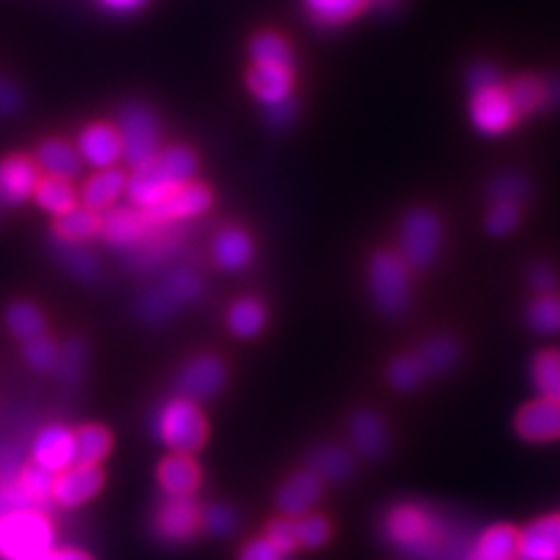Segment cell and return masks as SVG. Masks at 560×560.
Here are the masks:
<instances>
[{
    "instance_id": "6da1fadb",
    "label": "cell",
    "mask_w": 560,
    "mask_h": 560,
    "mask_svg": "<svg viewBox=\"0 0 560 560\" xmlns=\"http://www.w3.org/2000/svg\"><path fill=\"white\" fill-rule=\"evenodd\" d=\"M385 535L393 545L423 560H467L460 537L448 523L416 504H401L385 518Z\"/></svg>"
},
{
    "instance_id": "7a4b0ae2",
    "label": "cell",
    "mask_w": 560,
    "mask_h": 560,
    "mask_svg": "<svg viewBox=\"0 0 560 560\" xmlns=\"http://www.w3.org/2000/svg\"><path fill=\"white\" fill-rule=\"evenodd\" d=\"M51 525L33 510H16L0 516V556L24 560L49 551Z\"/></svg>"
},
{
    "instance_id": "3957f363",
    "label": "cell",
    "mask_w": 560,
    "mask_h": 560,
    "mask_svg": "<svg viewBox=\"0 0 560 560\" xmlns=\"http://www.w3.org/2000/svg\"><path fill=\"white\" fill-rule=\"evenodd\" d=\"M154 430L175 453H191L206 442V420L195 401L173 399L154 420Z\"/></svg>"
},
{
    "instance_id": "277c9868",
    "label": "cell",
    "mask_w": 560,
    "mask_h": 560,
    "mask_svg": "<svg viewBox=\"0 0 560 560\" xmlns=\"http://www.w3.org/2000/svg\"><path fill=\"white\" fill-rule=\"evenodd\" d=\"M119 138H121V156L138 168L152 162L160 150V121L145 105L131 103L119 115Z\"/></svg>"
},
{
    "instance_id": "5b68a950",
    "label": "cell",
    "mask_w": 560,
    "mask_h": 560,
    "mask_svg": "<svg viewBox=\"0 0 560 560\" xmlns=\"http://www.w3.org/2000/svg\"><path fill=\"white\" fill-rule=\"evenodd\" d=\"M372 294L385 315H399L409 304V269L405 259L383 250L372 261Z\"/></svg>"
},
{
    "instance_id": "8992f818",
    "label": "cell",
    "mask_w": 560,
    "mask_h": 560,
    "mask_svg": "<svg viewBox=\"0 0 560 560\" xmlns=\"http://www.w3.org/2000/svg\"><path fill=\"white\" fill-rule=\"evenodd\" d=\"M442 245V224L430 210H411L401 224L399 236V257L407 267L423 269L440 253Z\"/></svg>"
},
{
    "instance_id": "52a82bcc",
    "label": "cell",
    "mask_w": 560,
    "mask_h": 560,
    "mask_svg": "<svg viewBox=\"0 0 560 560\" xmlns=\"http://www.w3.org/2000/svg\"><path fill=\"white\" fill-rule=\"evenodd\" d=\"M210 189L199 183H185L175 187L171 195L152 208H145L143 215L150 224H166L171 220L195 218L210 206Z\"/></svg>"
},
{
    "instance_id": "ba28073f",
    "label": "cell",
    "mask_w": 560,
    "mask_h": 560,
    "mask_svg": "<svg viewBox=\"0 0 560 560\" xmlns=\"http://www.w3.org/2000/svg\"><path fill=\"white\" fill-rule=\"evenodd\" d=\"M199 288H201V283L195 273L187 269H175L164 280L160 290L150 294L148 300H143V315L152 320H162L180 304L189 302L191 296L199 292Z\"/></svg>"
},
{
    "instance_id": "9c48e42d",
    "label": "cell",
    "mask_w": 560,
    "mask_h": 560,
    "mask_svg": "<svg viewBox=\"0 0 560 560\" xmlns=\"http://www.w3.org/2000/svg\"><path fill=\"white\" fill-rule=\"evenodd\" d=\"M201 525V512L191 498H168L156 512V535L166 541H187L197 535Z\"/></svg>"
},
{
    "instance_id": "30bf717a",
    "label": "cell",
    "mask_w": 560,
    "mask_h": 560,
    "mask_svg": "<svg viewBox=\"0 0 560 560\" xmlns=\"http://www.w3.org/2000/svg\"><path fill=\"white\" fill-rule=\"evenodd\" d=\"M471 119L481 133H502L512 127L516 113L502 84L471 96Z\"/></svg>"
},
{
    "instance_id": "8fae6325",
    "label": "cell",
    "mask_w": 560,
    "mask_h": 560,
    "mask_svg": "<svg viewBox=\"0 0 560 560\" xmlns=\"http://www.w3.org/2000/svg\"><path fill=\"white\" fill-rule=\"evenodd\" d=\"M40 183V168L28 156H8L0 162V203L16 206L26 201Z\"/></svg>"
},
{
    "instance_id": "7c38bea8",
    "label": "cell",
    "mask_w": 560,
    "mask_h": 560,
    "mask_svg": "<svg viewBox=\"0 0 560 560\" xmlns=\"http://www.w3.org/2000/svg\"><path fill=\"white\" fill-rule=\"evenodd\" d=\"M224 383V366L218 358H210V355H203V358H197L191 360L180 378H178V393L183 395V399H189V401H203L208 397H213Z\"/></svg>"
},
{
    "instance_id": "4fadbf2b",
    "label": "cell",
    "mask_w": 560,
    "mask_h": 560,
    "mask_svg": "<svg viewBox=\"0 0 560 560\" xmlns=\"http://www.w3.org/2000/svg\"><path fill=\"white\" fill-rule=\"evenodd\" d=\"M175 187L178 185L168 178V173L164 171L160 160L154 156L152 162L138 166L131 173V178L127 183V195H129L131 203L145 210V208L162 203Z\"/></svg>"
},
{
    "instance_id": "5bb4252c",
    "label": "cell",
    "mask_w": 560,
    "mask_h": 560,
    "mask_svg": "<svg viewBox=\"0 0 560 560\" xmlns=\"http://www.w3.org/2000/svg\"><path fill=\"white\" fill-rule=\"evenodd\" d=\"M516 430L528 442H549L560 436V401L541 397L516 416Z\"/></svg>"
},
{
    "instance_id": "9a60e30c",
    "label": "cell",
    "mask_w": 560,
    "mask_h": 560,
    "mask_svg": "<svg viewBox=\"0 0 560 560\" xmlns=\"http://www.w3.org/2000/svg\"><path fill=\"white\" fill-rule=\"evenodd\" d=\"M33 458L35 465L59 475L70 465H75V434L61 425L43 430L33 444Z\"/></svg>"
},
{
    "instance_id": "2e32d148",
    "label": "cell",
    "mask_w": 560,
    "mask_h": 560,
    "mask_svg": "<svg viewBox=\"0 0 560 560\" xmlns=\"http://www.w3.org/2000/svg\"><path fill=\"white\" fill-rule=\"evenodd\" d=\"M521 560H560V516L535 521L518 535Z\"/></svg>"
},
{
    "instance_id": "e0dca14e",
    "label": "cell",
    "mask_w": 560,
    "mask_h": 560,
    "mask_svg": "<svg viewBox=\"0 0 560 560\" xmlns=\"http://www.w3.org/2000/svg\"><path fill=\"white\" fill-rule=\"evenodd\" d=\"M103 486V475L96 465H75L61 471L55 483V500L63 506H75L94 498Z\"/></svg>"
},
{
    "instance_id": "ac0fdd59",
    "label": "cell",
    "mask_w": 560,
    "mask_h": 560,
    "mask_svg": "<svg viewBox=\"0 0 560 560\" xmlns=\"http://www.w3.org/2000/svg\"><path fill=\"white\" fill-rule=\"evenodd\" d=\"M78 152L96 168H110L121 156L119 131L108 125L86 127L78 140Z\"/></svg>"
},
{
    "instance_id": "d6986e66",
    "label": "cell",
    "mask_w": 560,
    "mask_h": 560,
    "mask_svg": "<svg viewBox=\"0 0 560 560\" xmlns=\"http://www.w3.org/2000/svg\"><path fill=\"white\" fill-rule=\"evenodd\" d=\"M292 84H294V68H288V66L255 63L248 70L250 92L267 105L290 98Z\"/></svg>"
},
{
    "instance_id": "ffe728a7",
    "label": "cell",
    "mask_w": 560,
    "mask_h": 560,
    "mask_svg": "<svg viewBox=\"0 0 560 560\" xmlns=\"http://www.w3.org/2000/svg\"><path fill=\"white\" fill-rule=\"evenodd\" d=\"M199 467L187 453H173L160 465V481L168 498H189L199 486Z\"/></svg>"
},
{
    "instance_id": "44dd1931",
    "label": "cell",
    "mask_w": 560,
    "mask_h": 560,
    "mask_svg": "<svg viewBox=\"0 0 560 560\" xmlns=\"http://www.w3.org/2000/svg\"><path fill=\"white\" fill-rule=\"evenodd\" d=\"M150 222L143 213L131 208H113L108 215L101 218V234L110 245L117 248H125V245L136 243L140 236L145 234Z\"/></svg>"
},
{
    "instance_id": "7402d4cb",
    "label": "cell",
    "mask_w": 560,
    "mask_h": 560,
    "mask_svg": "<svg viewBox=\"0 0 560 560\" xmlns=\"http://www.w3.org/2000/svg\"><path fill=\"white\" fill-rule=\"evenodd\" d=\"M518 535L512 525H493L467 551V560H516Z\"/></svg>"
},
{
    "instance_id": "603a6c76",
    "label": "cell",
    "mask_w": 560,
    "mask_h": 560,
    "mask_svg": "<svg viewBox=\"0 0 560 560\" xmlns=\"http://www.w3.org/2000/svg\"><path fill=\"white\" fill-rule=\"evenodd\" d=\"M320 498V479L313 471H300L294 475L278 493V506L280 512L288 516H300L308 506Z\"/></svg>"
},
{
    "instance_id": "cb8c5ba5",
    "label": "cell",
    "mask_w": 560,
    "mask_h": 560,
    "mask_svg": "<svg viewBox=\"0 0 560 560\" xmlns=\"http://www.w3.org/2000/svg\"><path fill=\"white\" fill-rule=\"evenodd\" d=\"M350 440L366 458H381L388 451V432H385L383 420L372 411L355 413L350 423Z\"/></svg>"
},
{
    "instance_id": "d4e9b609",
    "label": "cell",
    "mask_w": 560,
    "mask_h": 560,
    "mask_svg": "<svg viewBox=\"0 0 560 560\" xmlns=\"http://www.w3.org/2000/svg\"><path fill=\"white\" fill-rule=\"evenodd\" d=\"M127 187V175L117 168H103L98 171L92 180H86L82 189L84 208L90 210H103L113 206V201L121 195V189Z\"/></svg>"
},
{
    "instance_id": "484cf974",
    "label": "cell",
    "mask_w": 560,
    "mask_h": 560,
    "mask_svg": "<svg viewBox=\"0 0 560 560\" xmlns=\"http://www.w3.org/2000/svg\"><path fill=\"white\" fill-rule=\"evenodd\" d=\"M38 166L47 171L51 178L70 180L80 171V154L63 140H45L38 148Z\"/></svg>"
},
{
    "instance_id": "4316f807",
    "label": "cell",
    "mask_w": 560,
    "mask_h": 560,
    "mask_svg": "<svg viewBox=\"0 0 560 560\" xmlns=\"http://www.w3.org/2000/svg\"><path fill=\"white\" fill-rule=\"evenodd\" d=\"M370 0H304L311 20L320 26H339L358 16Z\"/></svg>"
},
{
    "instance_id": "83f0119b",
    "label": "cell",
    "mask_w": 560,
    "mask_h": 560,
    "mask_svg": "<svg viewBox=\"0 0 560 560\" xmlns=\"http://www.w3.org/2000/svg\"><path fill=\"white\" fill-rule=\"evenodd\" d=\"M213 253H215V259L222 269L236 271V269H243L250 261L253 243L243 232L226 230L215 238Z\"/></svg>"
},
{
    "instance_id": "f1b7e54d",
    "label": "cell",
    "mask_w": 560,
    "mask_h": 560,
    "mask_svg": "<svg viewBox=\"0 0 560 560\" xmlns=\"http://www.w3.org/2000/svg\"><path fill=\"white\" fill-rule=\"evenodd\" d=\"M55 232L63 241H86L101 232V215L90 208H73L59 215Z\"/></svg>"
},
{
    "instance_id": "f546056e",
    "label": "cell",
    "mask_w": 560,
    "mask_h": 560,
    "mask_svg": "<svg viewBox=\"0 0 560 560\" xmlns=\"http://www.w3.org/2000/svg\"><path fill=\"white\" fill-rule=\"evenodd\" d=\"M250 57L255 63L261 66H288L294 68V55L292 47L285 38H280L278 33H259L250 43Z\"/></svg>"
},
{
    "instance_id": "4dcf8cb0",
    "label": "cell",
    "mask_w": 560,
    "mask_h": 560,
    "mask_svg": "<svg viewBox=\"0 0 560 560\" xmlns=\"http://www.w3.org/2000/svg\"><path fill=\"white\" fill-rule=\"evenodd\" d=\"M33 195H35L38 206H43L45 210H49V213H55V215H63V213H68V210H73L75 199H78L73 185L63 178H51V175L38 183Z\"/></svg>"
},
{
    "instance_id": "1f68e13d",
    "label": "cell",
    "mask_w": 560,
    "mask_h": 560,
    "mask_svg": "<svg viewBox=\"0 0 560 560\" xmlns=\"http://www.w3.org/2000/svg\"><path fill=\"white\" fill-rule=\"evenodd\" d=\"M308 465L313 467V475H320L327 481H343L353 475V460L343 448L325 446L311 453Z\"/></svg>"
},
{
    "instance_id": "d6a6232c",
    "label": "cell",
    "mask_w": 560,
    "mask_h": 560,
    "mask_svg": "<svg viewBox=\"0 0 560 560\" xmlns=\"http://www.w3.org/2000/svg\"><path fill=\"white\" fill-rule=\"evenodd\" d=\"M458 358H460V346L451 337H434L418 353V360L423 364L425 374H444L453 370V364L458 362Z\"/></svg>"
},
{
    "instance_id": "836d02e7",
    "label": "cell",
    "mask_w": 560,
    "mask_h": 560,
    "mask_svg": "<svg viewBox=\"0 0 560 560\" xmlns=\"http://www.w3.org/2000/svg\"><path fill=\"white\" fill-rule=\"evenodd\" d=\"M110 451V434L101 425H84L75 432V465H96Z\"/></svg>"
},
{
    "instance_id": "e575fe53",
    "label": "cell",
    "mask_w": 560,
    "mask_h": 560,
    "mask_svg": "<svg viewBox=\"0 0 560 560\" xmlns=\"http://www.w3.org/2000/svg\"><path fill=\"white\" fill-rule=\"evenodd\" d=\"M506 96H510L512 108L518 115H528L547 105V84H541L537 78H518L506 86Z\"/></svg>"
},
{
    "instance_id": "d590c367",
    "label": "cell",
    "mask_w": 560,
    "mask_h": 560,
    "mask_svg": "<svg viewBox=\"0 0 560 560\" xmlns=\"http://www.w3.org/2000/svg\"><path fill=\"white\" fill-rule=\"evenodd\" d=\"M55 255L59 257L61 265L78 276L80 280H94L98 276V265H96V257L84 248V245H80L78 241H63L59 238L57 248H55Z\"/></svg>"
},
{
    "instance_id": "8d00e7d4",
    "label": "cell",
    "mask_w": 560,
    "mask_h": 560,
    "mask_svg": "<svg viewBox=\"0 0 560 560\" xmlns=\"http://www.w3.org/2000/svg\"><path fill=\"white\" fill-rule=\"evenodd\" d=\"M55 483H57V475L49 471L40 465H28L22 477H20V486L24 498L31 504H47L49 500H55Z\"/></svg>"
},
{
    "instance_id": "74e56055",
    "label": "cell",
    "mask_w": 560,
    "mask_h": 560,
    "mask_svg": "<svg viewBox=\"0 0 560 560\" xmlns=\"http://www.w3.org/2000/svg\"><path fill=\"white\" fill-rule=\"evenodd\" d=\"M533 381L541 397L560 401V353L545 350L533 362Z\"/></svg>"
},
{
    "instance_id": "f35d334b",
    "label": "cell",
    "mask_w": 560,
    "mask_h": 560,
    "mask_svg": "<svg viewBox=\"0 0 560 560\" xmlns=\"http://www.w3.org/2000/svg\"><path fill=\"white\" fill-rule=\"evenodd\" d=\"M525 320L537 335H556L560 331V300L553 294H541L528 306Z\"/></svg>"
},
{
    "instance_id": "ab89813d",
    "label": "cell",
    "mask_w": 560,
    "mask_h": 560,
    "mask_svg": "<svg viewBox=\"0 0 560 560\" xmlns=\"http://www.w3.org/2000/svg\"><path fill=\"white\" fill-rule=\"evenodd\" d=\"M8 325L12 329V335L20 337L22 341H28V339L45 335L43 313L35 308L33 304H26V302H16L14 306H10Z\"/></svg>"
},
{
    "instance_id": "60d3db41",
    "label": "cell",
    "mask_w": 560,
    "mask_h": 560,
    "mask_svg": "<svg viewBox=\"0 0 560 560\" xmlns=\"http://www.w3.org/2000/svg\"><path fill=\"white\" fill-rule=\"evenodd\" d=\"M156 160L164 166V171L168 173V178L175 185H185L191 178H195L197 173V156L191 150L187 148H171L164 150L162 154H156Z\"/></svg>"
},
{
    "instance_id": "b9f144b4",
    "label": "cell",
    "mask_w": 560,
    "mask_h": 560,
    "mask_svg": "<svg viewBox=\"0 0 560 560\" xmlns=\"http://www.w3.org/2000/svg\"><path fill=\"white\" fill-rule=\"evenodd\" d=\"M230 327L238 337H255L265 327V308L253 300H243L230 311Z\"/></svg>"
},
{
    "instance_id": "7bdbcfd3",
    "label": "cell",
    "mask_w": 560,
    "mask_h": 560,
    "mask_svg": "<svg viewBox=\"0 0 560 560\" xmlns=\"http://www.w3.org/2000/svg\"><path fill=\"white\" fill-rule=\"evenodd\" d=\"M24 358L35 372H49L59 364V348L49 337H35L24 341Z\"/></svg>"
},
{
    "instance_id": "ee69618b",
    "label": "cell",
    "mask_w": 560,
    "mask_h": 560,
    "mask_svg": "<svg viewBox=\"0 0 560 560\" xmlns=\"http://www.w3.org/2000/svg\"><path fill=\"white\" fill-rule=\"evenodd\" d=\"M488 195L495 203H518L528 197V183L516 173H504L490 183Z\"/></svg>"
},
{
    "instance_id": "f6af8a7d",
    "label": "cell",
    "mask_w": 560,
    "mask_h": 560,
    "mask_svg": "<svg viewBox=\"0 0 560 560\" xmlns=\"http://www.w3.org/2000/svg\"><path fill=\"white\" fill-rule=\"evenodd\" d=\"M425 370L418 358H399L390 366V381L399 390H411L423 381Z\"/></svg>"
},
{
    "instance_id": "bcb514c9",
    "label": "cell",
    "mask_w": 560,
    "mask_h": 560,
    "mask_svg": "<svg viewBox=\"0 0 560 560\" xmlns=\"http://www.w3.org/2000/svg\"><path fill=\"white\" fill-rule=\"evenodd\" d=\"M296 523V537H300V547H320L329 537V523L323 516H306Z\"/></svg>"
},
{
    "instance_id": "7dc6e473",
    "label": "cell",
    "mask_w": 560,
    "mask_h": 560,
    "mask_svg": "<svg viewBox=\"0 0 560 560\" xmlns=\"http://www.w3.org/2000/svg\"><path fill=\"white\" fill-rule=\"evenodd\" d=\"M518 222V206L516 203H495L488 215V232L493 236L510 234Z\"/></svg>"
},
{
    "instance_id": "c3c4849f",
    "label": "cell",
    "mask_w": 560,
    "mask_h": 560,
    "mask_svg": "<svg viewBox=\"0 0 560 560\" xmlns=\"http://www.w3.org/2000/svg\"><path fill=\"white\" fill-rule=\"evenodd\" d=\"M267 539L271 541V545L280 551V553H290L294 551L296 547H300V537H296V523L294 521H273L269 525V533H267Z\"/></svg>"
},
{
    "instance_id": "681fc988",
    "label": "cell",
    "mask_w": 560,
    "mask_h": 560,
    "mask_svg": "<svg viewBox=\"0 0 560 560\" xmlns=\"http://www.w3.org/2000/svg\"><path fill=\"white\" fill-rule=\"evenodd\" d=\"M201 523L206 525L210 533L224 535V533H230L234 528L236 518H234L232 510H226V506H222V504H213L201 514Z\"/></svg>"
},
{
    "instance_id": "f907efd6",
    "label": "cell",
    "mask_w": 560,
    "mask_h": 560,
    "mask_svg": "<svg viewBox=\"0 0 560 560\" xmlns=\"http://www.w3.org/2000/svg\"><path fill=\"white\" fill-rule=\"evenodd\" d=\"M498 84H502V80H500V73L493 66L477 63V66L469 68L467 86H469L471 94H477L481 90H490V86H498Z\"/></svg>"
},
{
    "instance_id": "816d5d0a",
    "label": "cell",
    "mask_w": 560,
    "mask_h": 560,
    "mask_svg": "<svg viewBox=\"0 0 560 560\" xmlns=\"http://www.w3.org/2000/svg\"><path fill=\"white\" fill-rule=\"evenodd\" d=\"M82 362H84V348H82V343H78V341L68 343L66 350H63V355H59V364H57L59 370H61V378L63 381L75 378L80 374V370H82Z\"/></svg>"
},
{
    "instance_id": "f5cc1de1",
    "label": "cell",
    "mask_w": 560,
    "mask_h": 560,
    "mask_svg": "<svg viewBox=\"0 0 560 560\" xmlns=\"http://www.w3.org/2000/svg\"><path fill=\"white\" fill-rule=\"evenodd\" d=\"M294 113H296V105L290 96V98H283V101L267 105V121L276 129H283L294 119Z\"/></svg>"
},
{
    "instance_id": "db71d44e",
    "label": "cell",
    "mask_w": 560,
    "mask_h": 560,
    "mask_svg": "<svg viewBox=\"0 0 560 560\" xmlns=\"http://www.w3.org/2000/svg\"><path fill=\"white\" fill-rule=\"evenodd\" d=\"M530 285L539 292V294H551L558 285V276L549 265H535L528 273Z\"/></svg>"
},
{
    "instance_id": "11a10c76",
    "label": "cell",
    "mask_w": 560,
    "mask_h": 560,
    "mask_svg": "<svg viewBox=\"0 0 560 560\" xmlns=\"http://www.w3.org/2000/svg\"><path fill=\"white\" fill-rule=\"evenodd\" d=\"M283 556L269 539H255L241 551V560H283Z\"/></svg>"
},
{
    "instance_id": "9f6ffc18",
    "label": "cell",
    "mask_w": 560,
    "mask_h": 560,
    "mask_svg": "<svg viewBox=\"0 0 560 560\" xmlns=\"http://www.w3.org/2000/svg\"><path fill=\"white\" fill-rule=\"evenodd\" d=\"M20 105V92L5 80H0V113H12Z\"/></svg>"
},
{
    "instance_id": "6f0895ef",
    "label": "cell",
    "mask_w": 560,
    "mask_h": 560,
    "mask_svg": "<svg viewBox=\"0 0 560 560\" xmlns=\"http://www.w3.org/2000/svg\"><path fill=\"white\" fill-rule=\"evenodd\" d=\"M98 3L108 10H115V12H131V10H138L140 5H143L145 0H98Z\"/></svg>"
},
{
    "instance_id": "680465c9",
    "label": "cell",
    "mask_w": 560,
    "mask_h": 560,
    "mask_svg": "<svg viewBox=\"0 0 560 560\" xmlns=\"http://www.w3.org/2000/svg\"><path fill=\"white\" fill-rule=\"evenodd\" d=\"M547 105H560V78L547 84Z\"/></svg>"
},
{
    "instance_id": "91938a15",
    "label": "cell",
    "mask_w": 560,
    "mask_h": 560,
    "mask_svg": "<svg viewBox=\"0 0 560 560\" xmlns=\"http://www.w3.org/2000/svg\"><path fill=\"white\" fill-rule=\"evenodd\" d=\"M55 560H92V558L84 556L82 551H75V549H63V551L55 553Z\"/></svg>"
},
{
    "instance_id": "94428289",
    "label": "cell",
    "mask_w": 560,
    "mask_h": 560,
    "mask_svg": "<svg viewBox=\"0 0 560 560\" xmlns=\"http://www.w3.org/2000/svg\"><path fill=\"white\" fill-rule=\"evenodd\" d=\"M399 0H370V5L383 10V12H390L393 8H397Z\"/></svg>"
},
{
    "instance_id": "6125c7cd",
    "label": "cell",
    "mask_w": 560,
    "mask_h": 560,
    "mask_svg": "<svg viewBox=\"0 0 560 560\" xmlns=\"http://www.w3.org/2000/svg\"><path fill=\"white\" fill-rule=\"evenodd\" d=\"M24 560H55V553H51V551H45V553L31 556V558H24Z\"/></svg>"
}]
</instances>
